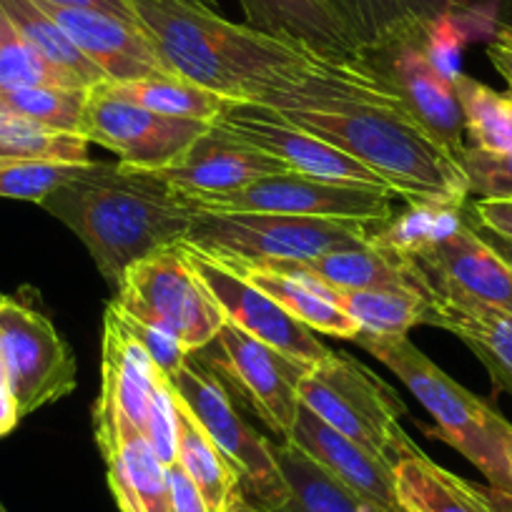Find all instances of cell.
Returning a JSON list of instances; mask_svg holds the SVG:
<instances>
[{
    "label": "cell",
    "instance_id": "cell-1",
    "mask_svg": "<svg viewBox=\"0 0 512 512\" xmlns=\"http://www.w3.org/2000/svg\"><path fill=\"white\" fill-rule=\"evenodd\" d=\"M357 159L405 201L467 204L465 169L367 63H322L254 101Z\"/></svg>",
    "mask_w": 512,
    "mask_h": 512
},
{
    "label": "cell",
    "instance_id": "cell-2",
    "mask_svg": "<svg viewBox=\"0 0 512 512\" xmlns=\"http://www.w3.org/2000/svg\"><path fill=\"white\" fill-rule=\"evenodd\" d=\"M41 206L86 244L113 292L131 264L181 244L196 216L191 199L159 171L121 161H88Z\"/></svg>",
    "mask_w": 512,
    "mask_h": 512
},
{
    "label": "cell",
    "instance_id": "cell-3",
    "mask_svg": "<svg viewBox=\"0 0 512 512\" xmlns=\"http://www.w3.org/2000/svg\"><path fill=\"white\" fill-rule=\"evenodd\" d=\"M171 71L229 101H254L264 88L294 81L324 58L219 11L186 0H131ZM339 66V63H337Z\"/></svg>",
    "mask_w": 512,
    "mask_h": 512
},
{
    "label": "cell",
    "instance_id": "cell-4",
    "mask_svg": "<svg viewBox=\"0 0 512 512\" xmlns=\"http://www.w3.org/2000/svg\"><path fill=\"white\" fill-rule=\"evenodd\" d=\"M352 342L405 382L407 390L432 415L442 442L475 465L487 477L492 490L512 497V425L500 412L442 372L407 337H374L359 332Z\"/></svg>",
    "mask_w": 512,
    "mask_h": 512
},
{
    "label": "cell",
    "instance_id": "cell-5",
    "mask_svg": "<svg viewBox=\"0 0 512 512\" xmlns=\"http://www.w3.org/2000/svg\"><path fill=\"white\" fill-rule=\"evenodd\" d=\"M299 402L390 467L417 447L402 427L407 407L397 392L349 354L332 352L309 367Z\"/></svg>",
    "mask_w": 512,
    "mask_h": 512
},
{
    "label": "cell",
    "instance_id": "cell-6",
    "mask_svg": "<svg viewBox=\"0 0 512 512\" xmlns=\"http://www.w3.org/2000/svg\"><path fill=\"white\" fill-rule=\"evenodd\" d=\"M369 226L264 211H196L184 244L216 259L307 262L327 251L364 244L369 241Z\"/></svg>",
    "mask_w": 512,
    "mask_h": 512
},
{
    "label": "cell",
    "instance_id": "cell-7",
    "mask_svg": "<svg viewBox=\"0 0 512 512\" xmlns=\"http://www.w3.org/2000/svg\"><path fill=\"white\" fill-rule=\"evenodd\" d=\"M111 302L131 317L169 329L191 354L206 347L226 322L184 244L164 246L131 264Z\"/></svg>",
    "mask_w": 512,
    "mask_h": 512
},
{
    "label": "cell",
    "instance_id": "cell-8",
    "mask_svg": "<svg viewBox=\"0 0 512 512\" xmlns=\"http://www.w3.org/2000/svg\"><path fill=\"white\" fill-rule=\"evenodd\" d=\"M171 384L201 430L239 472L241 492L262 510L282 507L289 497V487L274 457V442L259 435L236 412L234 400L221 379L196 354H191Z\"/></svg>",
    "mask_w": 512,
    "mask_h": 512
},
{
    "label": "cell",
    "instance_id": "cell-9",
    "mask_svg": "<svg viewBox=\"0 0 512 512\" xmlns=\"http://www.w3.org/2000/svg\"><path fill=\"white\" fill-rule=\"evenodd\" d=\"M194 354L221 379L229 395L239 397L279 437V442L292 440L302 407L299 384L309 372V364L259 342L231 322H224L219 334Z\"/></svg>",
    "mask_w": 512,
    "mask_h": 512
},
{
    "label": "cell",
    "instance_id": "cell-10",
    "mask_svg": "<svg viewBox=\"0 0 512 512\" xmlns=\"http://www.w3.org/2000/svg\"><path fill=\"white\" fill-rule=\"evenodd\" d=\"M0 354L23 417L76 390L78 367L71 347L46 314L21 299H0Z\"/></svg>",
    "mask_w": 512,
    "mask_h": 512
},
{
    "label": "cell",
    "instance_id": "cell-11",
    "mask_svg": "<svg viewBox=\"0 0 512 512\" xmlns=\"http://www.w3.org/2000/svg\"><path fill=\"white\" fill-rule=\"evenodd\" d=\"M395 199L400 196L392 191L329 184L302 174H282L251 181L229 194L191 204L196 211H264L307 219L382 224L395 214Z\"/></svg>",
    "mask_w": 512,
    "mask_h": 512
},
{
    "label": "cell",
    "instance_id": "cell-12",
    "mask_svg": "<svg viewBox=\"0 0 512 512\" xmlns=\"http://www.w3.org/2000/svg\"><path fill=\"white\" fill-rule=\"evenodd\" d=\"M214 126L224 128L226 134L267 151L282 159L294 174L309 176L317 181L342 186H364V189L392 191L374 171L359 164L344 151L334 149L327 141L317 139L309 131L299 128L274 108L249 101H226L224 111L216 116ZM395 194V191H392Z\"/></svg>",
    "mask_w": 512,
    "mask_h": 512
},
{
    "label": "cell",
    "instance_id": "cell-13",
    "mask_svg": "<svg viewBox=\"0 0 512 512\" xmlns=\"http://www.w3.org/2000/svg\"><path fill=\"white\" fill-rule=\"evenodd\" d=\"M209 128L211 123L161 116L139 103L126 101L106 83H98L88 91L86 139L106 146L126 166L164 169Z\"/></svg>",
    "mask_w": 512,
    "mask_h": 512
},
{
    "label": "cell",
    "instance_id": "cell-14",
    "mask_svg": "<svg viewBox=\"0 0 512 512\" xmlns=\"http://www.w3.org/2000/svg\"><path fill=\"white\" fill-rule=\"evenodd\" d=\"M184 249L194 272L199 274V279L224 312L226 322L236 324L241 332L251 334L259 342L269 344L309 367L324 362L332 354V349L319 342L317 332L294 319L287 309L279 307L267 292L254 287L249 279L226 267L216 256L204 254L189 244H184Z\"/></svg>",
    "mask_w": 512,
    "mask_h": 512
},
{
    "label": "cell",
    "instance_id": "cell-15",
    "mask_svg": "<svg viewBox=\"0 0 512 512\" xmlns=\"http://www.w3.org/2000/svg\"><path fill=\"white\" fill-rule=\"evenodd\" d=\"M101 354V397L93 407V432L98 450L103 452L113 442L118 427L131 425L144 435L159 367L128 332L113 302L103 314Z\"/></svg>",
    "mask_w": 512,
    "mask_h": 512
},
{
    "label": "cell",
    "instance_id": "cell-16",
    "mask_svg": "<svg viewBox=\"0 0 512 512\" xmlns=\"http://www.w3.org/2000/svg\"><path fill=\"white\" fill-rule=\"evenodd\" d=\"M364 63L402 98L412 116L452 154L467 146L465 121L455 86L427 61L425 41H400L364 51Z\"/></svg>",
    "mask_w": 512,
    "mask_h": 512
},
{
    "label": "cell",
    "instance_id": "cell-17",
    "mask_svg": "<svg viewBox=\"0 0 512 512\" xmlns=\"http://www.w3.org/2000/svg\"><path fill=\"white\" fill-rule=\"evenodd\" d=\"M38 6L68 33L78 51L106 76V83L176 76L144 23H131L108 16V13L83 11V8H58L46 6V3H38Z\"/></svg>",
    "mask_w": 512,
    "mask_h": 512
},
{
    "label": "cell",
    "instance_id": "cell-18",
    "mask_svg": "<svg viewBox=\"0 0 512 512\" xmlns=\"http://www.w3.org/2000/svg\"><path fill=\"white\" fill-rule=\"evenodd\" d=\"M364 51L400 41H427V28L445 16L490 18L512 28V0H329Z\"/></svg>",
    "mask_w": 512,
    "mask_h": 512
},
{
    "label": "cell",
    "instance_id": "cell-19",
    "mask_svg": "<svg viewBox=\"0 0 512 512\" xmlns=\"http://www.w3.org/2000/svg\"><path fill=\"white\" fill-rule=\"evenodd\" d=\"M159 174L191 201L229 194L267 176L294 174L282 159L214 126Z\"/></svg>",
    "mask_w": 512,
    "mask_h": 512
},
{
    "label": "cell",
    "instance_id": "cell-20",
    "mask_svg": "<svg viewBox=\"0 0 512 512\" xmlns=\"http://www.w3.org/2000/svg\"><path fill=\"white\" fill-rule=\"evenodd\" d=\"M437 292L460 294L512 317V264L502 259L470 221L452 239L415 256Z\"/></svg>",
    "mask_w": 512,
    "mask_h": 512
},
{
    "label": "cell",
    "instance_id": "cell-21",
    "mask_svg": "<svg viewBox=\"0 0 512 512\" xmlns=\"http://www.w3.org/2000/svg\"><path fill=\"white\" fill-rule=\"evenodd\" d=\"M246 26L339 66L364 63L362 43L329 0H239Z\"/></svg>",
    "mask_w": 512,
    "mask_h": 512
},
{
    "label": "cell",
    "instance_id": "cell-22",
    "mask_svg": "<svg viewBox=\"0 0 512 512\" xmlns=\"http://www.w3.org/2000/svg\"><path fill=\"white\" fill-rule=\"evenodd\" d=\"M289 442L359 497L387 512H400L395 495V467L329 427L304 405L299 407L297 425Z\"/></svg>",
    "mask_w": 512,
    "mask_h": 512
},
{
    "label": "cell",
    "instance_id": "cell-23",
    "mask_svg": "<svg viewBox=\"0 0 512 512\" xmlns=\"http://www.w3.org/2000/svg\"><path fill=\"white\" fill-rule=\"evenodd\" d=\"M246 262V259H244ZM287 274L317 279L332 289H384L417 287L435 289L430 277L415 256H400L372 246L369 241L357 246L327 251L307 262H254Z\"/></svg>",
    "mask_w": 512,
    "mask_h": 512
},
{
    "label": "cell",
    "instance_id": "cell-24",
    "mask_svg": "<svg viewBox=\"0 0 512 512\" xmlns=\"http://www.w3.org/2000/svg\"><path fill=\"white\" fill-rule=\"evenodd\" d=\"M432 327L457 334L477 359L490 372L495 390L512 395V317L460 294L437 292L432 314L427 319Z\"/></svg>",
    "mask_w": 512,
    "mask_h": 512
},
{
    "label": "cell",
    "instance_id": "cell-25",
    "mask_svg": "<svg viewBox=\"0 0 512 512\" xmlns=\"http://www.w3.org/2000/svg\"><path fill=\"white\" fill-rule=\"evenodd\" d=\"M108 487L121 512H171L166 467L136 427H118L113 442L101 452Z\"/></svg>",
    "mask_w": 512,
    "mask_h": 512
},
{
    "label": "cell",
    "instance_id": "cell-26",
    "mask_svg": "<svg viewBox=\"0 0 512 512\" xmlns=\"http://www.w3.org/2000/svg\"><path fill=\"white\" fill-rule=\"evenodd\" d=\"M395 495L402 512H497L490 487L462 480L420 447L395 465Z\"/></svg>",
    "mask_w": 512,
    "mask_h": 512
},
{
    "label": "cell",
    "instance_id": "cell-27",
    "mask_svg": "<svg viewBox=\"0 0 512 512\" xmlns=\"http://www.w3.org/2000/svg\"><path fill=\"white\" fill-rule=\"evenodd\" d=\"M219 262H224L226 267L249 279L254 287L267 292L279 307L287 309L302 324H307L312 332L337 339H354L359 334V324L344 309H339L332 299H327L322 287L312 279L277 272V269L244 262V259H219Z\"/></svg>",
    "mask_w": 512,
    "mask_h": 512
},
{
    "label": "cell",
    "instance_id": "cell-28",
    "mask_svg": "<svg viewBox=\"0 0 512 512\" xmlns=\"http://www.w3.org/2000/svg\"><path fill=\"white\" fill-rule=\"evenodd\" d=\"M317 284L327 294V299H332L359 324V332L374 334V337H407L412 327L427 324L432 314V302H435V289H332L322 282Z\"/></svg>",
    "mask_w": 512,
    "mask_h": 512
},
{
    "label": "cell",
    "instance_id": "cell-29",
    "mask_svg": "<svg viewBox=\"0 0 512 512\" xmlns=\"http://www.w3.org/2000/svg\"><path fill=\"white\" fill-rule=\"evenodd\" d=\"M470 221L467 204L442 201H407L392 219L369 226V244L400 256H420L422 251L452 239Z\"/></svg>",
    "mask_w": 512,
    "mask_h": 512
},
{
    "label": "cell",
    "instance_id": "cell-30",
    "mask_svg": "<svg viewBox=\"0 0 512 512\" xmlns=\"http://www.w3.org/2000/svg\"><path fill=\"white\" fill-rule=\"evenodd\" d=\"M274 457L287 480L289 497L282 507L267 512H387L342 485L292 442H277Z\"/></svg>",
    "mask_w": 512,
    "mask_h": 512
},
{
    "label": "cell",
    "instance_id": "cell-31",
    "mask_svg": "<svg viewBox=\"0 0 512 512\" xmlns=\"http://www.w3.org/2000/svg\"><path fill=\"white\" fill-rule=\"evenodd\" d=\"M179 462L186 475L199 487L209 512H231L241 495V477L224 452L201 430L189 407L179 397Z\"/></svg>",
    "mask_w": 512,
    "mask_h": 512
},
{
    "label": "cell",
    "instance_id": "cell-32",
    "mask_svg": "<svg viewBox=\"0 0 512 512\" xmlns=\"http://www.w3.org/2000/svg\"><path fill=\"white\" fill-rule=\"evenodd\" d=\"M0 8L23 33L28 43L51 63L53 68L71 78L78 88H93L106 83V76L78 51L68 33L38 6L36 0H0Z\"/></svg>",
    "mask_w": 512,
    "mask_h": 512
},
{
    "label": "cell",
    "instance_id": "cell-33",
    "mask_svg": "<svg viewBox=\"0 0 512 512\" xmlns=\"http://www.w3.org/2000/svg\"><path fill=\"white\" fill-rule=\"evenodd\" d=\"M455 93L465 121L467 146L485 154H512V96L490 88L477 78H455Z\"/></svg>",
    "mask_w": 512,
    "mask_h": 512
},
{
    "label": "cell",
    "instance_id": "cell-34",
    "mask_svg": "<svg viewBox=\"0 0 512 512\" xmlns=\"http://www.w3.org/2000/svg\"><path fill=\"white\" fill-rule=\"evenodd\" d=\"M113 93L149 111L171 118H189V121L214 123L224 111L229 98L211 93L196 83L184 81L181 76H151L141 81L106 83Z\"/></svg>",
    "mask_w": 512,
    "mask_h": 512
},
{
    "label": "cell",
    "instance_id": "cell-35",
    "mask_svg": "<svg viewBox=\"0 0 512 512\" xmlns=\"http://www.w3.org/2000/svg\"><path fill=\"white\" fill-rule=\"evenodd\" d=\"M91 88L73 86H33L0 91V106L11 108L18 116L58 131L86 139V101Z\"/></svg>",
    "mask_w": 512,
    "mask_h": 512
},
{
    "label": "cell",
    "instance_id": "cell-36",
    "mask_svg": "<svg viewBox=\"0 0 512 512\" xmlns=\"http://www.w3.org/2000/svg\"><path fill=\"white\" fill-rule=\"evenodd\" d=\"M33 86L78 88L23 38V33L0 8V91Z\"/></svg>",
    "mask_w": 512,
    "mask_h": 512
},
{
    "label": "cell",
    "instance_id": "cell-37",
    "mask_svg": "<svg viewBox=\"0 0 512 512\" xmlns=\"http://www.w3.org/2000/svg\"><path fill=\"white\" fill-rule=\"evenodd\" d=\"M81 166L61 164V161L0 159V196L41 204L51 191L68 184L81 171Z\"/></svg>",
    "mask_w": 512,
    "mask_h": 512
},
{
    "label": "cell",
    "instance_id": "cell-38",
    "mask_svg": "<svg viewBox=\"0 0 512 512\" xmlns=\"http://www.w3.org/2000/svg\"><path fill=\"white\" fill-rule=\"evenodd\" d=\"M144 437L164 467L179 460V395L171 379L161 372L151 392Z\"/></svg>",
    "mask_w": 512,
    "mask_h": 512
},
{
    "label": "cell",
    "instance_id": "cell-39",
    "mask_svg": "<svg viewBox=\"0 0 512 512\" xmlns=\"http://www.w3.org/2000/svg\"><path fill=\"white\" fill-rule=\"evenodd\" d=\"M455 159L465 169L470 196L512 199V154H485V151L465 146Z\"/></svg>",
    "mask_w": 512,
    "mask_h": 512
},
{
    "label": "cell",
    "instance_id": "cell-40",
    "mask_svg": "<svg viewBox=\"0 0 512 512\" xmlns=\"http://www.w3.org/2000/svg\"><path fill=\"white\" fill-rule=\"evenodd\" d=\"M118 314H121V319H123V324L128 327V332L134 334L136 342L146 349V354L151 357V362L159 367V372L174 382V379L179 377L181 369H184L186 359L191 357L189 349L179 342V337H174L169 329L159 327V324H151V322H146V319L131 317V314H126L123 309H118Z\"/></svg>",
    "mask_w": 512,
    "mask_h": 512
},
{
    "label": "cell",
    "instance_id": "cell-41",
    "mask_svg": "<svg viewBox=\"0 0 512 512\" xmlns=\"http://www.w3.org/2000/svg\"><path fill=\"white\" fill-rule=\"evenodd\" d=\"M166 482H169L171 512H209L199 487L191 482V477L186 475L179 462L166 467Z\"/></svg>",
    "mask_w": 512,
    "mask_h": 512
},
{
    "label": "cell",
    "instance_id": "cell-42",
    "mask_svg": "<svg viewBox=\"0 0 512 512\" xmlns=\"http://www.w3.org/2000/svg\"><path fill=\"white\" fill-rule=\"evenodd\" d=\"M470 211L477 226L512 241V199H477Z\"/></svg>",
    "mask_w": 512,
    "mask_h": 512
},
{
    "label": "cell",
    "instance_id": "cell-43",
    "mask_svg": "<svg viewBox=\"0 0 512 512\" xmlns=\"http://www.w3.org/2000/svg\"><path fill=\"white\" fill-rule=\"evenodd\" d=\"M38 3H46V6H58V8H83V11L108 13V16L123 18V21L141 23L131 0H38Z\"/></svg>",
    "mask_w": 512,
    "mask_h": 512
},
{
    "label": "cell",
    "instance_id": "cell-44",
    "mask_svg": "<svg viewBox=\"0 0 512 512\" xmlns=\"http://www.w3.org/2000/svg\"><path fill=\"white\" fill-rule=\"evenodd\" d=\"M487 58H490V63L495 66V71L505 78L507 93L512 96V46L500 36V33H495V38L487 43Z\"/></svg>",
    "mask_w": 512,
    "mask_h": 512
},
{
    "label": "cell",
    "instance_id": "cell-45",
    "mask_svg": "<svg viewBox=\"0 0 512 512\" xmlns=\"http://www.w3.org/2000/svg\"><path fill=\"white\" fill-rule=\"evenodd\" d=\"M21 420H23V415H21V410H18L16 400H13L11 390L0 387V437L11 435Z\"/></svg>",
    "mask_w": 512,
    "mask_h": 512
},
{
    "label": "cell",
    "instance_id": "cell-46",
    "mask_svg": "<svg viewBox=\"0 0 512 512\" xmlns=\"http://www.w3.org/2000/svg\"><path fill=\"white\" fill-rule=\"evenodd\" d=\"M472 221H475V219H472ZM475 229L480 231V236H482V239H485L487 244H490L492 249H495L497 254L502 256V259H507V262L512 264V241H510V239H505V236L495 234V231H487V229H482V226H477V224H475Z\"/></svg>",
    "mask_w": 512,
    "mask_h": 512
},
{
    "label": "cell",
    "instance_id": "cell-47",
    "mask_svg": "<svg viewBox=\"0 0 512 512\" xmlns=\"http://www.w3.org/2000/svg\"><path fill=\"white\" fill-rule=\"evenodd\" d=\"M231 512H267V510H262V507H259V505H254V502H251L249 497H246L244 492H241V495L236 497V502H234V507H231Z\"/></svg>",
    "mask_w": 512,
    "mask_h": 512
},
{
    "label": "cell",
    "instance_id": "cell-48",
    "mask_svg": "<svg viewBox=\"0 0 512 512\" xmlns=\"http://www.w3.org/2000/svg\"><path fill=\"white\" fill-rule=\"evenodd\" d=\"M490 490H492V487H490ZM492 497H495L497 512H512V497L510 495H502V492L492 490Z\"/></svg>",
    "mask_w": 512,
    "mask_h": 512
},
{
    "label": "cell",
    "instance_id": "cell-49",
    "mask_svg": "<svg viewBox=\"0 0 512 512\" xmlns=\"http://www.w3.org/2000/svg\"><path fill=\"white\" fill-rule=\"evenodd\" d=\"M186 3H194V6H204V8H211V11H219V3H216V0H186Z\"/></svg>",
    "mask_w": 512,
    "mask_h": 512
},
{
    "label": "cell",
    "instance_id": "cell-50",
    "mask_svg": "<svg viewBox=\"0 0 512 512\" xmlns=\"http://www.w3.org/2000/svg\"><path fill=\"white\" fill-rule=\"evenodd\" d=\"M497 33H500V36L505 38V41L512 46V28H500V31H497Z\"/></svg>",
    "mask_w": 512,
    "mask_h": 512
},
{
    "label": "cell",
    "instance_id": "cell-51",
    "mask_svg": "<svg viewBox=\"0 0 512 512\" xmlns=\"http://www.w3.org/2000/svg\"><path fill=\"white\" fill-rule=\"evenodd\" d=\"M510 472H512V442H510Z\"/></svg>",
    "mask_w": 512,
    "mask_h": 512
},
{
    "label": "cell",
    "instance_id": "cell-52",
    "mask_svg": "<svg viewBox=\"0 0 512 512\" xmlns=\"http://www.w3.org/2000/svg\"><path fill=\"white\" fill-rule=\"evenodd\" d=\"M0 512H8V510H6V507H3V502H0Z\"/></svg>",
    "mask_w": 512,
    "mask_h": 512
},
{
    "label": "cell",
    "instance_id": "cell-53",
    "mask_svg": "<svg viewBox=\"0 0 512 512\" xmlns=\"http://www.w3.org/2000/svg\"><path fill=\"white\" fill-rule=\"evenodd\" d=\"M0 299H3V294H0Z\"/></svg>",
    "mask_w": 512,
    "mask_h": 512
},
{
    "label": "cell",
    "instance_id": "cell-54",
    "mask_svg": "<svg viewBox=\"0 0 512 512\" xmlns=\"http://www.w3.org/2000/svg\"><path fill=\"white\" fill-rule=\"evenodd\" d=\"M400 512H402V510H400Z\"/></svg>",
    "mask_w": 512,
    "mask_h": 512
}]
</instances>
